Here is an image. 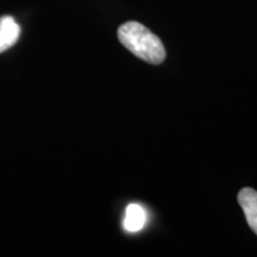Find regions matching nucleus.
Returning <instances> with one entry per match:
<instances>
[{
	"label": "nucleus",
	"instance_id": "nucleus-3",
	"mask_svg": "<svg viewBox=\"0 0 257 257\" xmlns=\"http://www.w3.org/2000/svg\"><path fill=\"white\" fill-rule=\"evenodd\" d=\"M21 36V27L11 16L0 18V53H4L12 46Z\"/></svg>",
	"mask_w": 257,
	"mask_h": 257
},
{
	"label": "nucleus",
	"instance_id": "nucleus-4",
	"mask_svg": "<svg viewBox=\"0 0 257 257\" xmlns=\"http://www.w3.org/2000/svg\"><path fill=\"white\" fill-rule=\"evenodd\" d=\"M147 211L140 204H130L125 210L123 226L130 233L138 232L146 226Z\"/></svg>",
	"mask_w": 257,
	"mask_h": 257
},
{
	"label": "nucleus",
	"instance_id": "nucleus-1",
	"mask_svg": "<svg viewBox=\"0 0 257 257\" xmlns=\"http://www.w3.org/2000/svg\"><path fill=\"white\" fill-rule=\"evenodd\" d=\"M118 38L128 51L148 63L160 64L166 59L165 46L160 38L138 22L121 24Z\"/></svg>",
	"mask_w": 257,
	"mask_h": 257
},
{
	"label": "nucleus",
	"instance_id": "nucleus-2",
	"mask_svg": "<svg viewBox=\"0 0 257 257\" xmlns=\"http://www.w3.org/2000/svg\"><path fill=\"white\" fill-rule=\"evenodd\" d=\"M238 202L250 229L257 234V192L250 187L243 188L238 193Z\"/></svg>",
	"mask_w": 257,
	"mask_h": 257
}]
</instances>
